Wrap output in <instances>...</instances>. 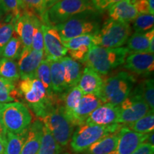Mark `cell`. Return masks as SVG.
<instances>
[{
  "label": "cell",
  "instance_id": "6da1fadb",
  "mask_svg": "<svg viewBox=\"0 0 154 154\" xmlns=\"http://www.w3.org/2000/svg\"><path fill=\"white\" fill-rule=\"evenodd\" d=\"M20 97H23L28 106L39 119L60 103L59 95L49 94L42 82L34 77L21 79L18 84Z\"/></svg>",
  "mask_w": 154,
  "mask_h": 154
},
{
  "label": "cell",
  "instance_id": "7a4b0ae2",
  "mask_svg": "<svg viewBox=\"0 0 154 154\" xmlns=\"http://www.w3.org/2000/svg\"><path fill=\"white\" fill-rule=\"evenodd\" d=\"M129 54V50L126 47L110 49L94 46L89 49L83 63L98 74L105 75L124 64Z\"/></svg>",
  "mask_w": 154,
  "mask_h": 154
},
{
  "label": "cell",
  "instance_id": "3957f363",
  "mask_svg": "<svg viewBox=\"0 0 154 154\" xmlns=\"http://www.w3.org/2000/svg\"><path fill=\"white\" fill-rule=\"evenodd\" d=\"M136 79L130 73L120 72L103 82L98 97L103 103L119 106L129 96Z\"/></svg>",
  "mask_w": 154,
  "mask_h": 154
},
{
  "label": "cell",
  "instance_id": "277c9868",
  "mask_svg": "<svg viewBox=\"0 0 154 154\" xmlns=\"http://www.w3.org/2000/svg\"><path fill=\"white\" fill-rule=\"evenodd\" d=\"M95 11L91 0H59L46 11L42 23L55 26L77 14Z\"/></svg>",
  "mask_w": 154,
  "mask_h": 154
},
{
  "label": "cell",
  "instance_id": "5b68a950",
  "mask_svg": "<svg viewBox=\"0 0 154 154\" xmlns=\"http://www.w3.org/2000/svg\"><path fill=\"white\" fill-rule=\"evenodd\" d=\"M123 125L116 124L110 126L89 125L85 123L77 126L70 140L71 149L74 153H81L108 135L118 132Z\"/></svg>",
  "mask_w": 154,
  "mask_h": 154
},
{
  "label": "cell",
  "instance_id": "8992f818",
  "mask_svg": "<svg viewBox=\"0 0 154 154\" xmlns=\"http://www.w3.org/2000/svg\"><path fill=\"white\" fill-rule=\"evenodd\" d=\"M40 120L63 149L68 146L75 127L67 117L62 105H56Z\"/></svg>",
  "mask_w": 154,
  "mask_h": 154
},
{
  "label": "cell",
  "instance_id": "52a82bcc",
  "mask_svg": "<svg viewBox=\"0 0 154 154\" xmlns=\"http://www.w3.org/2000/svg\"><path fill=\"white\" fill-rule=\"evenodd\" d=\"M131 32L129 23L116 22L109 19L99 32L94 34V46L110 49L121 47L130 37Z\"/></svg>",
  "mask_w": 154,
  "mask_h": 154
},
{
  "label": "cell",
  "instance_id": "ba28073f",
  "mask_svg": "<svg viewBox=\"0 0 154 154\" xmlns=\"http://www.w3.org/2000/svg\"><path fill=\"white\" fill-rule=\"evenodd\" d=\"M0 113L6 129L14 134L27 130L32 122L29 109L22 102L3 103Z\"/></svg>",
  "mask_w": 154,
  "mask_h": 154
},
{
  "label": "cell",
  "instance_id": "9c48e42d",
  "mask_svg": "<svg viewBox=\"0 0 154 154\" xmlns=\"http://www.w3.org/2000/svg\"><path fill=\"white\" fill-rule=\"evenodd\" d=\"M94 11H87L77 14L62 24L54 27L58 30L62 39H67L86 34H95L99 32V22L91 15Z\"/></svg>",
  "mask_w": 154,
  "mask_h": 154
},
{
  "label": "cell",
  "instance_id": "30bf717a",
  "mask_svg": "<svg viewBox=\"0 0 154 154\" xmlns=\"http://www.w3.org/2000/svg\"><path fill=\"white\" fill-rule=\"evenodd\" d=\"M118 124L124 126L132 124L144 116L150 109L140 93L138 86L118 106Z\"/></svg>",
  "mask_w": 154,
  "mask_h": 154
},
{
  "label": "cell",
  "instance_id": "8fae6325",
  "mask_svg": "<svg viewBox=\"0 0 154 154\" xmlns=\"http://www.w3.org/2000/svg\"><path fill=\"white\" fill-rule=\"evenodd\" d=\"M44 57L47 60H57L66 57L67 49L63 46L62 38L54 26L42 23Z\"/></svg>",
  "mask_w": 154,
  "mask_h": 154
},
{
  "label": "cell",
  "instance_id": "7c38bea8",
  "mask_svg": "<svg viewBox=\"0 0 154 154\" xmlns=\"http://www.w3.org/2000/svg\"><path fill=\"white\" fill-rule=\"evenodd\" d=\"M149 134L135 132L123 125L118 131L116 147L110 154H131L147 141Z\"/></svg>",
  "mask_w": 154,
  "mask_h": 154
},
{
  "label": "cell",
  "instance_id": "4fadbf2b",
  "mask_svg": "<svg viewBox=\"0 0 154 154\" xmlns=\"http://www.w3.org/2000/svg\"><path fill=\"white\" fill-rule=\"evenodd\" d=\"M102 104L103 103L97 96L85 94L83 95L76 109L67 117L74 127L81 126L85 122L90 114Z\"/></svg>",
  "mask_w": 154,
  "mask_h": 154
},
{
  "label": "cell",
  "instance_id": "5bb4252c",
  "mask_svg": "<svg viewBox=\"0 0 154 154\" xmlns=\"http://www.w3.org/2000/svg\"><path fill=\"white\" fill-rule=\"evenodd\" d=\"M127 70L140 76H149L154 70V55L147 52L130 53L124 61Z\"/></svg>",
  "mask_w": 154,
  "mask_h": 154
},
{
  "label": "cell",
  "instance_id": "9a60e30c",
  "mask_svg": "<svg viewBox=\"0 0 154 154\" xmlns=\"http://www.w3.org/2000/svg\"><path fill=\"white\" fill-rule=\"evenodd\" d=\"M44 57V52L34 51L31 48H23L17 63L21 79L36 76V70Z\"/></svg>",
  "mask_w": 154,
  "mask_h": 154
},
{
  "label": "cell",
  "instance_id": "2e32d148",
  "mask_svg": "<svg viewBox=\"0 0 154 154\" xmlns=\"http://www.w3.org/2000/svg\"><path fill=\"white\" fill-rule=\"evenodd\" d=\"M119 110L118 106L103 103L95 109L84 123L89 125L110 126L118 124Z\"/></svg>",
  "mask_w": 154,
  "mask_h": 154
},
{
  "label": "cell",
  "instance_id": "e0dca14e",
  "mask_svg": "<svg viewBox=\"0 0 154 154\" xmlns=\"http://www.w3.org/2000/svg\"><path fill=\"white\" fill-rule=\"evenodd\" d=\"M37 18L31 13L22 11L20 16L14 23V32L20 38L23 48H31L34 24Z\"/></svg>",
  "mask_w": 154,
  "mask_h": 154
},
{
  "label": "cell",
  "instance_id": "ac0fdd59",
  "mask_svg": "<svg viewBox=\"0 0 154 154\" xmlns=\"http://www.w3.org/2000/svg\"><path fill=\"white\" fill-rule=\"evenodd\" d=\"M103 80L99 74L90 68L84 69L82 76L79 81L77 86L82 92L85 94H94L99 96L101 91Z\"/></svg>",
  "mask_w": 154,
  "mask_h": 154
},
{
  "label": "cell",
  "instance_id": "d6986e66",
  "mask_svg": "<svg viewBox=\"0 0 154 154\" xmlns=\"http://www.w3.org/2000/svg\"><path fill=\"white\" fill-rule=\"evenodd\" d=\"M109 15L111 20L129 23L138 14L134 5V0H123L111 6L109 9Z\"/></svg>",
  "mask_w": 154,
  "mask_h": 154
},
{
  "label": "cell",
  "instance_id": "ffe728a7",
  "mask_svg": "<svg viewBox=\"0 0 154 154\" xmlns=\"http://www.w3.org/2000/svg\"><path fill=\"white\" fill-rule=\"evenodd\" d=\"M44 124L40 119L32 123L21 154H37L41 145Z\"/></svg>",
  "mask_w": 154,
  "mask_h": 154
},
{
  "label": "cell",
  "instance_id": "44dd1931",
  "mask_svg": "<svg viewBox=\"0 0 154 154\" xmlns=\"http://www.w3.org/2000/svg\"><path fill=\"white\" fill-rule=\"evenodd\" d=\"M154 40V29L146 32H135L126 42V48L130 53L147 52L151 42Z\"/></svg>",
  "mask_w": 154,
  "mask_h": 154
},
{
  "label": "cell",
  "instance_id": "7402d4cb",
  "mask_svg": "<svg viewBox=\"0 0 154 154\" xmlns=\"http://www.w3.org/2000/svg\"><path fill=\"white\" fill-rule=\"evenodd\" d=\"M60 61L64 69V82L67 88L76 86L83 72L82 65L66 56L60 59Z\"/></svg>",
  "mask_w": 154,
  "mask_h": 154
},
{
  "label": "cell",
  "instance_id": "603a6c76",
  "mask_svg": "<svg viewBox=\"0 0 154 154\" xmlns=\"http://www.w3.org/2000/svg\"><path fill=\"white\" fill-rule=\"evenodd\" d=\"M49 61L52 91L55 94L59 95L68 89L64 82V69L60 59Z\"/></svg>",
  "mask_w": 154,
  "mask_h": 154
},
{
  "label": "cell",
  "instance_id": "cb8c5ba5",
  "mask_svg": "<svg viewBox=\"0 0 154 154\" xmlns=\"http://www.w3.org/2000/svg\"><path fill=\"white\" fill-rule=\"evenodd\" d=\"M118 141V132L101 138L81 154H110L114 151Z\"/></svg>",
  "mask_w": 154,
  "mask_h": 154
},
{
  "label": "cell",
  "instance_id": "d4e9b609",
  "mask_svg": "<svg viewBox=\"0 0 154 154\" xmlns=\"http://www.w3.org/2000/svg\"><path fill=\"white\" fill-rule=\"evenodd\" d=\"M83 95L84 94L77 86L69 88L63 93L59 94L60 104L64 109L66 116L76 109Z\"/></svg>",
  "mask_w": 154,
  "mask_h": 154
},
{
  "label": "cell",
  "instance_id": "484cf974",
  "mask_svg": "<svg viewBox=\"0 0 154 154\" xmlns=\"http://www.w3.org/2000/svg\"><path fill=\"white\" fill-rule=\"evenodd\" d=\"M20 94L14 82L0 76V103L19 102Z\"/></svg>",
  "mask_w": 154,
  "mask_h": 154
},
{
  "label": "cell",
  "instance_id": "4316f807",
  "mask_svg": "<svg viewBox=\"0 0 154 154\" xmlns=\"http://www.w3.org/2000/svg\"><path fill=\"white\" fill-rule=\"evenodd\" d=\"M63 149L51 133L44 126L41 145L37 154H61Z\"/></svg>",
  "mask_w": 154,
  "mask_h": 154
},
{
  "label": "cell",
  "instance_id": "83f0119b",
  "mask_svg": "<svg viewBox=\"0 0 154 154\" xmlns=\"http://www.w3.org/2000/svg\"><path fill=\"white\" fill-rule=\"evenodd\" d=\"M27 131L28 129L19 134L7 132L5 154H21L27 136Z\"/></svg>",
  "mask_w": 154,
  "mask_h": 154
},
{
  "label": "cell",
  "instance_id": "f1b7e54d",
  "mask_svg": "<svg viewBox=\"0 0 154 154\" xmlns=\"http://www.w3.org/2000/svg\"><path fill=\"white\" fill-rule=\"evenodd\" d=\"M127 128L140 134H151L154 130V112L150 109L144 116L132 124L126 125Z\"/></svg>",
  "mask_w": 154,
  "mask_h": 154
},
{
  "label": "cell",
  "instance_id": "f546056e",
  "mask_svg": "<svg viewBox=\"0 0 154 154\" xmlns=\"http://www.w3.org/2000/svg\"><path fill=\"white\" fill-rule=\"evenodd\" d=\"M0 76L11 82H17L20 79L17 63L14 60L0 59Z\"/></svg>",
  "mask_w": 154,
  "mask_h": 154
},
{
  "label": "cell",
  "instance_id": "4dcf8cb0",
  "mask_svg": "<svg viewBox=\"0 0 154 154\" xmlns=\"http://www.w3.org/2000/svg\"><path fill=\"white\" fill-rule=\"evenodd\" d=\"M23 49V45L20 38L17 34L14 33L12 37L6 44L4 48L2 57L6 59H11V60H16L18 59Z\"/></svg>",
  "mask_w": 154,
  "mask_h": 154
},
{
  "label": "cell",
  "instance_id": "1f68e13d",
  "mask_svg": "<svg viewBox=\"0 0 154 154\" xmlns=\"http://www.w3.org/2000/svg\"><path fill=\"white\" fill-rule=\"evenodd\" d=\"M21 11H26L35 15L42 22L46 12L44 0H18Z\"/></svg>",
  "mask_w": 154,
  "mask_h": 154
},
{
  "label": "cell",
  "instance_id": "d6a6232c",
  "mask_svg": "<svg viewBox=\"0 0 154 154\" xmlns=\"http://www.w3.org/2000/svg\"><path fill=\"white\" fill-rule=\"evenodd\" d=\"M93 36L94 34H86L67 39H62V42L63 46L67 49V51L76 50L84 47L91 48L94 47Z\"/></svg>",
  "mask_w": 154,
  "mask_h": 154
},
{
  "label": "cell",
  "instance_id": "836d02e7",
  "mask_svg": "<svg viewBox=\"0 0 154 154\" xmlns=\"http://www.w3.org/2000/svg\"><path fill=\"white\" fill-rule=\"evenodd\" d=\"M36 77L42 82L48 93L49 94H54L51 87L49 61L47 59H44L39 64L36 70Z\"/></svg>",
  "mask_w": 154,
  "mask_h": 154
},
{
  "label": "cell",
  "instance_id": "e575fe53",
  "mask_svg": "<svg viewBox=\"0 0 154 154\" xmlns=\"http://www.w3.org/2000/svg\"><path fill=\"white\" fill-rule=\"evenodd\" d=\"M153 14H138L133 21V27L136 32H146L153 29Z\"/></svg>",
  "mask_w": 154,
  "mask_h": 154
},
{
  "label": "cell",
  "instance_id": "d590c367",
  "mask_svg": "<svg viewBox=\"0 0 154 154\" xmlns=\"http://www.w3.org/2000/svg\"><path fill=\"white\" fill-rule=\"evenodd\" d=\"M153 79H146L143 83L138 85L140 93L143 99L145 100L149 109L154 111V86Z\"/></svg>",
  "mask_w": 154,
  "mask_h": 154
},
{
  "label": "cell",
  "instance_id": "8d00e7d4",
  "mask_svg": "<svg viewBox=\"0 0 154 154\" xmlns=\"http://www.w3.org/2000/svg\"><path fill=\"white\" fill-rule=\"evenodd\" d=\"M1 2L6 16L15 23L22 12L18 0H1Z\"/></svg>",
  "mask_w": 154,
  "mask_h": 154
},
{
  "label": "cell",
  "instance_id": "74e56055",
  "mask_svg": "<svg viewBox=\"0 0 154 154\" xmlns=\"http://www.w3.org/2000/svg\"><path fill=\"white\" fill-rule=\"evenodd\" d=\"M14 33V23H0V57L6 44L8 43Z\"/></svg>",
  "mask_w": 154,
  "mask_h": 154
},
{
  "label": "cell",
  "instance_id": "f35d334b",
  "mask_svg": "<svg viewBox=\"0 0 154 154\" xmlns=\"http://www.w3.org/2000/svg\"><path fill=\"white\" fill-rule=\"evenodd\" d=\"M42 21L38 18L36 19L35 24H34V34L33 37H32V46H31V49H32L34 50V51H36L44 52V37L42 30Z\"/></svg>",
  "mask_w": 154,
  "mask_h": 154
},
{
  "label": "cell",
  "instance_id": "ab89813d",
  "mask_svg": "<svg viewBox=\"0 0 154 154\" xmlns=\"http://www.w3.org/2000/svg\"><path fill=\"white\" fill-rule=\"evenodd\" d=\"M123 0H91L92 5L96 10L103 11L109 9L114 4Z\"/></svg>",
  "mask_w": 154,
  "mask_h": 154
},
{
  "label": "cell",
  "instance_id": "60d3db41",
  "mask_svg": "<svg viewBox=\"0 0 154 154\" xmlns=\"http://www.w3.org/2000/svg\"><path fill=\"white\" fill-rule=\"evenodd\" d=\"M134 5L138 14H151L148 0H134Z\"/></svg>",
  "mask_w": 154,
  "mask_h": 154
},
{
  "label": "cell",
  "instance_id": "b9f144b4",
  "mask_svg": "<svg viewBox=\"0 0 154 154\" xmlns=\"http://www.w3.org/2000/svg\"><path fill=\"white\" fill-rule=\"evenodd\" d=\"M131 154H154V146L146 142L142 143Z\"/></svg>",
  "mask_w": 154,
  "mask_h": 154
},
{
  "label": "cell",
  "instance_id": "7bdbcfd3",
  "mask_svg": "<svg viewBox=\"0 0 154 154\" xmlns=\"http://www.w3.org/2000/svg\"><path fill=\"white\" fill-rule=\"evenodd\" d=\"M7 130L6 129L5 125L2 119L1 113H0V142L5 146L6 142H7Z\"/></svg>",
  "mask_w": 154,
  "mask_h": 154
},
{
  "label": "cell",
  "instance_id": "ee69618b",
  "mask_svg": "<svg viewBox=\"0 0 154 154\" xmlns=\"http://www.w3.org/2000/svg\"><path fill=\"white\" fill-rule=\"evenodd\" d=\"M44 5H45L46 11H47L50 8V7H51L54 5H55L56 3L58 2L59 0H44Z\"/></svg>",
  "mask_w": 154,
  "mask_h": 154
},
{
  "label": "cell",
  "instance_id": "f6af8a7d",
  "mask_svg": "<svg viewBox=\"0 0 154 154\" xmlns=\"http://www.w3.org/2000/svg\"><path fill=\"white\" fill-rule=\"evenodd\" d=\"M148 2H149L150 14L153 15V13H154V0H148Z\"/></svg>",
  "mask_w": 154,
  "mask_h": 154
},
{
  "label": "cell",
  "instance_id": "bcb514c9",
  "mask_svg": "<svg viewBox=\"0 0 154 154\" xmlns=\"http://www.w3.org/2000/svg\"><path fill=\"white\" fill-rule=\"evenodd\" d=\"M5 16H6V14L5 11H4V9L2 8V7H0V23H2V22L4 17Z\"/></svg>",
  "mask_w": 154,
  "mask_h": 154
},
{
  "label": "cell",
  "instance_id": "7dc6e473",
  "mask_svg": "<svg viewBox=\"0 0 154 154\" xmlns=\"http://www.w3.org/2000/svg\"><path fill=\"white\" fill-rule=\"evenodd\" d=\"M0 154H5V146L0 142Z\"/></svg>",
  "mask_w": 154,
  "mask_h": 154
},
{
  "label": "cell",
  "instance_id": "c3c4849f",
  "mask_svg": "<svg viewBox=\"0 0 154 154\" xmlns=\"http://www.w3.org/2000/svg\"><path fill=\"white\" fill-rule=\"evenodd\" d=\"M0 7H2V2H1V0H0ZM3 9V8H2Z\"/></svg>",
  "mask_w": 154,
  "mask_h": 154
},
{
  "label": "cell",
  "instance_id": "681fc988",
  "mask_svg": "<svg viewBox=\"0 0 154 154\" xmlns=\"http://www.w3.org/2000/svg\"><path fill=\"white\" fill-rule=\"evenodd\" d=\"M2 105H3V103H0V109H1L2 106Z\"/></svg>",
  "mask_w": 154,
  "mask_h": 154
},
{
  "label": "cell",
  "instance_id": "f907efd6",
  "mask_svg": "<svg viewBox=\"0 0 154 154\" xmlns=\"http://www.w3.org/2000/svg\"><path fill=\"white\" fill-rule=\"evenodd\" d=\"M61 154H70V153H61Z\"/></svg>",
  "mask_w": 154,
  "mask_h": 154
}]
</instances>
